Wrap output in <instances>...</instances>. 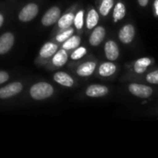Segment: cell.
<instances>
[{"mask_svg":"<svg viewBox=\"0 0 158 158\" xmlns=\"http://www.w3.org/2000/svg\"><path fill=\"white\" fill-rule=\"evenodd\" d=\"M146 81L152 84H158V69L150 72L146 76Z\"/></svg>","mask_w":158,"mask_h":158,"instance_id":"cell-25","label":"cell"},{"mask_svg":"<svg viewBox=\"0 0 158 158\" xmlns=\"http://www.w3.org/2000/svg\"><path fill=\"white\" fill-rule=\"evenodd\" d=\"M68 60V54L66 52V50L63 48L61 50H59L53 57V64L56 67H61L63 65L66 64Z\"/></svg>","mask_w":158,"mask_h":158,"instance_id":"cell-18","label":"cell"},{"mask_svg":"<svg viewBox=\"0 0 158 158\" xmlns=\"http://www.w3.org/2000/svg\"><path fill=\"white\" fill-rule=\"evenodd\" d=\"M117 67L112 62H105L103 63L99 68V74L103 77H108L111 76L116 72Z\"/></svg>","mask_w":158,"mask_h":158,"instance_id":"cell-14","label":"cell"},{"mask_svg":"<svg viewBox=\"0 0 158 158\" xmlns=\"http://www.w3.org/2000/svg\"><path fill=\"white\" fill-rule=\"evenodd\" d=\"M22 90V84L20 82H13L0 89V98L6 99L14 96L20 93Z\"/></svg>","mask_w":158,"mask_h":158,"instance_id":"cell-4","label":"cell"},{"mask_svg":"<svg viewBox=\"0 0 158 158\" xmlns=\"http://www.w3.org/2000/svg\"><path fill=\"white\" fill-rule=\"evenodd\" d=\"M3 22H4V17H3V15H2V14H0V27L2 26Z\"/></svg>","mask_w":158,"mask_h":158,"instance_id":"cell-29","label":"cell"},{"mask_svg":"<svg viewBox=\"0 0 158 158\" xmlns=\"http://www.w3.org/2000/svg\"><path fill=\"white\" fill-rule=\"evenodd\" d=\"M81 44V38L79 36H70L68 40L65 41L63 44V48L65 50H70L78 47Z\"/></svg>","mask_w":158,"mask_h":158,"instance_id":"cell-20","label":"cell"},{"mask_svg":"<svg viewBox=\"0 0 158 158\" xmlns=\"http://www.w3.org/2000/svg\"><path fill=\"white\" fill-rule=\"evenodd\" d=\"M72 33H73V29H66V31H62L60 34H58L57 36H56V41H58V42H65L66 40H68L71 35H72Z\"/></svg>","mask_w":158,"mask_h":158,"instance_id":"cell-22","label":"cell"},{"mask_svg":"<svg viewBox=\"0 0 158 158\" xmlns=\"http://www.w3.org/2000/svg\"><path fill=\"white\" fill-rule=\"evenodd\" d=\"M114 0H102L101 6L99 7L100 14L102 16H107L111 8L113 7Z\"/></svg>","mask_w":158,"mask_h":158,"instance_id":"cell-21","label":"cell"},{"mask_svg":"<svg viewBox=\"0 0 158 158\" xmlns=\"http://www.w3.org/2000/svg\"><path fill=\"white\" fill-rule=\"evenodd\" d=\"M54 80L57 83H59L63 86H67V87H71L74 84L73 79L69 74H67L65 72H60V71L56 72L54 75Z\"/></svg>","mask_w":158,"mask_h":158,"instance_id":"cell-12","label":"cell"},{"mask_svg":"<svg viewBox=\"0 0 158 158\" xmlns=\"http://www.w3.org/2000/svg\"><path fill=\"white\" fill-rule=\"evenodd\" d=\"M56 50H57L56 44H55L53 43H46L45 44L43 45V47L40 51V56L42 57L47 58V57H50L53 55H55Z\"/></svg>","mask_w":158,"mask_h":158,"instance_id":"cell-15","label":"cell"},{"mask_svg":"<svg viewBox=\"0 0 158 158\" xmlns=\"http://www.w3.org/2000/svg\"><path fill=\"white\" fill-rule=\"evenodd\" d=\"M108 89L106 86L99 84H93L89 86L86 90V94L90 97H102L107 94Z\"/></svg>","mask_w":158,"mask_h":158,"instance_id":"cell-9","label":"cell"},{"mask_svg":"<svg viewBox=\"0 0 158 158\" xmlns=\"http://www.w3.org/2000/svg\"><path fill=\"white\" fill-rule=\"evenodd\" d=\"M151 63H152V60L148 57L139 58L134 63V71L138 74H142L146 70V69L151 65Z\"/></svg>","mask_w":158,"mask_h":158,"instance_id":"cell-13","label":"cell"},{"mask_svg":"<svg viewBox=\"0 0 158 158\" xmlns=\"http://www.w3.org/2000/svg\"><path fill=\"white\" fill-rule=\"evenodd\" d=\"M105 53L106 56L110 60V61H115L118 59L119 56V49L116 42L114 41H108L106 43L105 45Z\"/></svg>","mask_w":158,"mask_h":158,"instance_id":"cell-8","label":"cell"},{"mask_svg":"<svg viewBox=\"0 0 158 158\" xmlns=\"http://www.w3.org/2000/svg\"><path fill=\"white\" fill-rule=\"evenodd\" d=\"M126 15V7L125 5L122 2H118L115 8L113 10V18H114V21L118 22V20L122 19Z\"/></svg>","mask_w":158,"mask_h":158,"instance_id":"cell-17","label":"cell"},{"mask_svg":"<svg viewBox=\"0 0 158 158\" xmlns=\"http://www.w3.org/2000/svg\"><path fill=\"white\" fill-rule=\"evenodd\" d=\"M86 52H87L86 48H84V47H79V48H77L71 54V59H73V60L80 59V58H81L86 54Z\"/></svg>","mask_w":158,"mask_h":158,"instance_id":"cell-23","label":"cell"},{"mask_svg":"<svg viewBox=\"0 0 158 158\" xmlns=\"http://www.w3.org/2000/svg\"><path fill=\"white\" fill-rule=\"evenodd\" d=\"M134 35H135V29L131 24H127L123 26L118 33L119 40L123 44H130L133 40Z\"/></svg>","mask_w":158,"mask_h":158,"instance_id":"cell-6","label":"cell"},{"mask_svg":"<svg viewBox=\"0 0 158 158\" xmlns=\"http://www.w3.org/2000/svg\"><path fill=\"white\" fill-rule=\"evenodd\" d=\"M99 20V15L96 10L91 9L87 15V19H86V25L88 29H93L94 28Z\"/></svg>","mask_w":158,"mask_h":158,"instance_id":"cell-19","label":"cell"},{"mask_svg":"<svg viewBox=\"0 0 158 158\" xmlns=\"http://www.w3.org/2000/svg\"><path fill=\"white\" fill-rule=\"evenodd\" d=\"M54 93V88L47 82H38L31 88L30 94L35 100H44L50 97Z\"/></svg>","mask_w":158,"mask_h":158,"instance_id":"cell-1","label":"cell"},{"mask_svg":"<svg viewBox=\"0 0 158 158\" xmlns=\"http://www.w3.org/2000/svg\"><path fill=\"white\" fill-rule=\"evenodd\" d=\"M74 23L78 30H81L83 26V11H79L74 18Z\"/></svg>","mask_w":158,"mask_h":158,"instance_id":"cell-24","label":"cell"},{"mask_svg":"<svg viewBox=\"0 0 158 158\" xmlns=\"http://www.w3.org/2000/svg\"><path fill=\"white\" fill-rule=\"evenodd\" d=\"M105 36H106V30H105V28L101 27V26L96 27L94 30V31L92 32L91 36H90V40H89L90 44L93 46H97V45H99L102 43V41L104 40Z\"/></svg>","mask_w":158,"mask_h":158,"instance_id":"cell-10","label":"cell"},{"mask_svg":"<svg viewBox=\"0 0 158 158\" xmlns=\"http://www.w3.org/2000/svg\"><path fill=\"white\" fill-rule=\"evenodd\" d=\"M129 91L135 96L140 98H148L153 94V89L147 85L140 83H131L129 86Z\"/></svg>","mask_w":158,"mask_h":158,"instance_id":"cell-2","label":"cell"},{"mask_svg":"<svg viewBox=\"0 0 158 158\" xmlns=\"http://www.w3.org/2000/svg\"><path fill=\"white\" fill-rule=\"evenodd\" d=\"M38 13V6L37 5L31 3L27 6H25L19 14V19L21 21L27 22L31 20Z\"/></svg>","mask_w":158,"mask_h":158,"instance_id":"cell-3","label":"cell"},{"mask_svg":"<svg viewBox=\"0 0 158 158\" xmlns=\"http://www.w3.org/2000/svg\"><path fill=\"white\" fill-rule=\"evenodd\" d=\"M74 15L72 13H67L65 15H63L61 18L58 19L57 23H58V27L60 29H68L70 27V25L72 24V22L74 21Z\"/></svg>","mask_w":158,"mask_h":158,"instance_id":"cell-16","label":"cell"},{"mask_svg":"<svg viewBox=\"0 0 158 158\" xmlns=\"http://www.w3.org/2000/svg\"><path fill=\"white\" fill-rule=\"evenodd\" d=\"M155 9H156V14L158 16V0H155Z\"/></svg>","mask_w":158,"mask_h":158,"instance_id":"cell-28","label":"cell"},{"mask_svg":"<svg viewBox=\"0 0 158 158\" xmlns=\"http://www.w3.org/2000/svg\"><path fill=\"white\" fill-rule=\"evenodd\" d=\"M8 74L5 71H0V84L6 82L8 80Z\"/></svg>","mask_w":158,"mask_h":158,"instance_id":"cell-26","label":"cell"},{"mask_svg":"<svg viewBox=\"0 0 158 158\" xmlns=\"http://www.w3.org/2000/svg\"><path fill=\"white\" fill-rule=\"evenodd\" d=\"M95 67H96V64L95 62H92V61H89V62H85L83 64H81L78 69H77V74L79 76H81V77H87V76H90L94 73V69H95Z\"/></svg>","mask_w":158,"mask_h":158,"instance_id":"cell-11","label":"cell"},{"mask_svg":"<svg viewBox=\"0 0 158 158\" xmlns=\"http://www.w3.org/2000/svg\"><path fill=\"white\" fill-rule=\"evenodd\" d=\"M14 44V35L11 32H6L0 37V55L7 53Z\"/></svg>","mask_w":158,"mask_h":158,"instance_id":"cell-7","label":"cell"},{"mask_svg":"<svg viewBox=\"0 0 158 158\" xmlns=\"http://www.w3.org/2000/svg\"><path fill=\"white\" fill-rule=\"evenodd\" d=\"M60 16V9L56 6L51 7L43 17L42 19V23L44 26H50L56 23Z\"/></svg>","mask_w":158,"mask_h":158,"instance_id":"cell-5","label":"cell"},{"mask_svg":"<svg viewBox=\"0 0 158 158\" xmlns=\"http://www.w3.org/2000/svg\"><path fill=\"white\" fill-rule=\"evenodd\" d=\"M138 2H139L141 6H146L148 5L149 0H138Z\"/></svg>","mask_w":158,"mask_h":158,"instance_id":"cell-27","label":"cell"}]
</instances>
